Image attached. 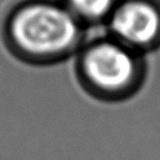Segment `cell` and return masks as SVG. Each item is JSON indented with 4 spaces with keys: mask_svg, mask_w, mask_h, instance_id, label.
<instances>
[{
    "mask_svg": "<svg viewBox=\"0 0 160 160\" xmlns=\"http://www.w3.org/2000/svg\"><path fill=\"white\" fill-rule=\"evenodd\" d=\"M78 72L84 86L104 99H122L141 84L144 65L140 54L115 39H102L82 49Z\"/></svg>",
    "mask_w": 160,
    "mask_h": 160,
    "instance_id": "2",
    "label": "cell"
},
{
    "mask_svg": "<svg viewBox=\"0 0 160 160\" xmlns=\"http://www.w3.org/2000/svg\"><path fill=\"white\" fill-rule=\"evenodd\" d=\"M112 39L136 52L160 45V1L120 0L110 15Z\"/></svg>",
    "mask_w": 160,
    "mask_h": 160,
    "instance_id": "3",
    "label": "cell"
},
{
    "mask_svg": "<svg viewBox=\"0 0 160 160\" xmlns=\"http://www.w3.org/2000/svg\"><path fill=\"white\" fill-rule=\"evenodd\" d=\"M120 0H65V5L80 22L109 20Z\"/></svg>",
    "mask_w": 160,
    "mask_h": 160,
    "instance_id": "4",
    "label": "cell"
},
{
    "mask_svg": "<svg viewBox=\"0 0 160 160\" xmlns=\"http://www.w3.org/2000/svg\"><path fill=\"white\" fill-rule=\"evenodd\" d=\"M5 32L19 56L48 62L74 51L81 40V22L64 2L28 0L11 11Z\"/></svg>",
    "mask_w": 160,
    "mask_h": 160,
    "instance_id": "1",
    "label": "cell"
}]
</instances>
